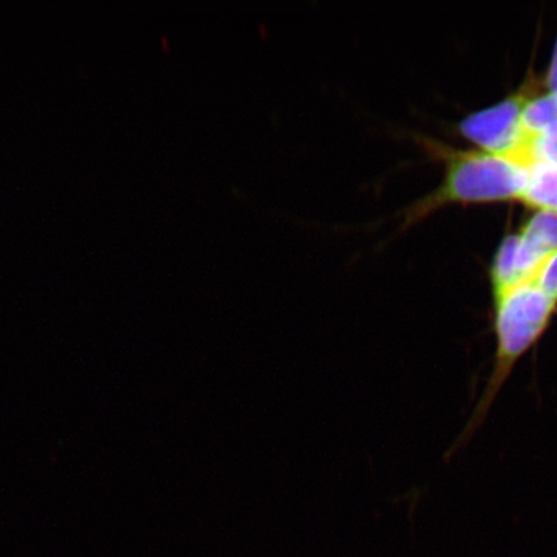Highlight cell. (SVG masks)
Wrapping results in <instances>:
<instances>
[{
  "label": "cell",
  "instance_id": "2",
  "mask_svg": "<svg viewBox=\"0 0 557 557\" xmlns=\"http://www.w3.org/2000/svg\"><path fill=\"white\" fill-rule=\"evenodd\" d=\"M540 79L529 78L504 100L465 116L458 124L462 136L482 150L513 160L525 169L534 163L533 136L522 127V111L541 94Z\"/></svg>",
  "mask_w": 557,
  "mask_h": 557
},
{
  "label": "cell",
  "instance_id": "4",
  "mask_svg": "<svg viewBox=\"0 0 557 557\" xmlns=\"http://www.w3.org/2000/svg\"><path fill=\"white\" fill-rule=\"evenodd\" d=\"M529 207L557 212V165L542 162L528 169V180L520 199Z\"/></svg>",
  "mask_w": 557,
  "mask_h": 557
},
{
  "label": "cell",
  "instance_id": "3",
  "mask_svg": "<svg viewBox=\"0 0 557 557\" xmlns=\"http://www.w3.org/2000/svg\"><path fill=\"white\" fill-rule=\"evenodd\" d=\"M557 250V212L540 209L525 221L518 232L510 275L492 290L503 289L528 276L542 260Z\"/></svg>",
  "mask_w": 557,
  "mask_h": 557
},
{
  "label": "cell",
  "instance_id": "5",
  "mask_svg": "<svg viewBox=\"0 0 557 557\" xmlns=\"http://www.w3.org/2000/svg\"><path fill=\"white\" fill-rule=\"evenodd\" d=\"M557 122V94L546 92L534 96L522 111V127L534 136Z\"/></svg>",
  "mask_w": 557,
  "mask_h": 557
},
{
  "label": "cell",
  "instance_id": "7",
  "mask_svg": "<svg viewBox=\"0 0 557 557\" xmlns=\"http://www.w3.org/2000/svg\"><path fill=\"white\" fill-rule=\"evenodd\" d=\"M543 86L547 92L557 94V37L554 46L552 62H549Z\"/></svg>",
  "mask_w": 557,
  "mask_h": 557
},
{
  "label": "cell",
  "instance_id": "6",
  "mask_svg": "<svg viewBox=\"0 0 557 557\" xmlns=\"http://www.w3.org/2000/svg\"><path fill=\"white\" fill-rule=\"evenodd\" d=\"M534 163L542 160L557 165V122L533 136Z\"/></svg>",
  "mask_w": 557,
  "mask_h": 557
},
{
  "label": "cell",
  "instance_id": "1",
  "mask_svg": "<svg viewBox=\"0 0 557 557\" xmlns=\"http://www.w3.org/2000/svg\"><path fill=\"white\" fill-rule=\"evenodd\" d=\"M528 169L503 156L484 150L453 151L437 189L409 209L406 225L450 203H484L520 199Z\"/></svg>",
  "mask_w": 557,
  "mask_h": 557
}]
</instances>
